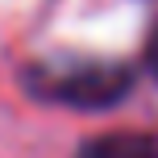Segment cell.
I'll use <instances>...</instances> for the list:
<instances>
[{"instance_id": "obj_1", "label": "cell", "mask_w": 158, "mask_h": 158, "mask_svg": "<svg viewBox=\"0 0 158 158\" xmlns=\"http://www.w3.org/2000/svg\"><path fill=\"white\" fill-rule=\"evenodd\" d=\"M25 87L46 100L71 104V108H112L129 96L133 71L121 63H54V67H33L25 71Z\"/></svg>"}, {"instance_id": "obj_2", "label": "cell", "mask_w": 158, "mask_h": 158, "mask_svg": "<svg viewBox=\"0 0 158 158\" xmlns=\"http://www.w3.org/2000/svg\"><path fill=\"white\" fill-rule=\"evenodd\" d=\"M75 158H158V133H133V129L100 133L87 137Z\"/></svg>"}, {"instance_id": "obj_3", "label": "cell", "mask_w": 158, "mask_h": 158, "mask_svg": "<svg viewBox=\"0 0 158 158\" xmlns=\"http://www.w3.org/2000/svg\"><path fill=\"white\" fill-rule=\"evenodd\" d=\"M146 67L158 75V21H154V29H150V38H146Z\"/></svg>"}]
</instances>
